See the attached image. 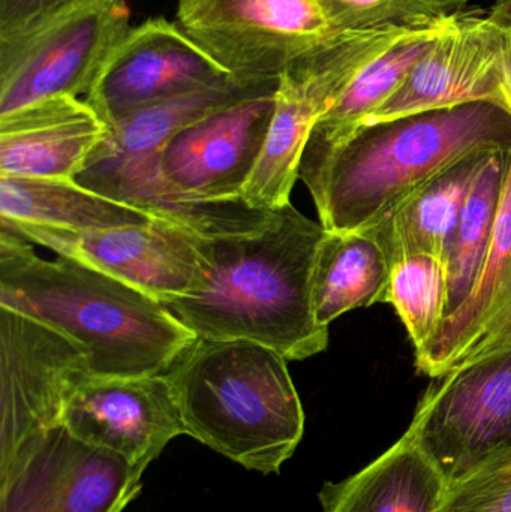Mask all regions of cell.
I'll return each instance as SVG.
<instances>
[{
	"label": "cell",
	"instance_id": "20",
	"mask_svg": "<svg viewBox=\"0 0 511 512\" xmlns=\"http://www.w3.org/2000/svg\"><path fill=\"white\" fill-rule=\"evenodd\" d=\"M453 20L443 26L407 33L354 78L341 98L321 116L312 129L300 161V180L314 173L335 147L344 143L357 129L362 128L366 120L390 96L395 95L414 66L428 53L435 39Z\"/></svg>",
	"mask_w": 511,
	"mask_h": 512
},
{
	"label": "cell",
	"instance_id": "26",
	"mask_svg": "<svg viewBox=\"0 0 511 512\" xmlns=\"http://www.w3.org/2000/svg\"><path fill=\"white\" fill-rule=\"evenodd\" d=\"M440 512H511V459L449 487Z\"/></svg>",
	"mask_w": 511,
	"mask_h": 512
},
{
	"label": "cell",
	"instance_id": "7",
	"mask_svg": "<svg viewBox=\"0 0 511 512\" xmlns=\"http://www.w3.org/2000/svg\"><path fill=\"white\" fill-rule=\"evenodd\" d=\"M438 381L407 432L449 489L511 459V346Z\"/></svg>",
	"mask_w": 511,
	"mask_h": 512
},
{
	"label": "cell",
	"instance_id": "17",
	"mask_svg": "<svg viewBox=\"0 0 511 512\" xmlns=\"http://www.w3.org/2000/svg\"><path fill=\"white\" fill-rule=\"evenodd\" d=\"M108 131L86 101L69 96L0 116V177L75 180Z\"/></svg>",
	"mask_w": 511,
	"mask_h": 512
},
{
	"label": "cell",
	"instance_id": "1",
	"mask_svg": "<svg viewBox=\"0 0 511 512\" xmlns=\"http://www.w3.org/2000/svg\"><path fill=\"white\" fill-rule=\"evenodd\" d=\"M326 228L293 204L246 233L198 237L204 262L200 288L164 303L204 339L261 343L288 361L329 345V328L312 307V273Z\"/></svg>",
	"mask_w": 511,
	"mask_h": 512
},
{
	"label": "cell",
	"instance_id": "12",
	"mask_svg": "<svg viewBox=\"0 0 511 512\" xmlns=\"http://www.w3.org/2000/svg\"><path fill=\"white\" fill-rule=\"evenodd\" d=\"M482 101L511 111V27L468 9L435 39L365 125Z\"/></svg>",
	"mask_w": 511,
	"mask_h": 512
},
{
	"label": "cell",
	"instance_id": "14",
	"mask_svg": "<svg viewBox=\"0 0 511 512\" xmlns=\"http://www.w3.org/2000/svg\"><path fill=\"white\" fill-rule=\"evenodd\" d=\"M234 87L230 74L179 24L158 17L132 27L86 102L110 125L158 102Z\"/></svg>",
	"mask_w": 511,
	"mask_h": 512
},
{
	"label": "cell",
	"instance_id": "10",
	"mask_svg": "<svg viewBox=\"0 0 511 512\" xmlns=\"http://www.w3.org/2000/svg\"><path fill=\"white\" fill-rule=\"evenodd\" d=\"M89 375L78 343L0 306V462L62 426L69 396Z\"/></svg>",
	"mask_w": 511,
	"mask_h": 512
},
{
	"label": "cell",
	"instance_id": "15",
	"mask_svg": "<svg viewBox=\"0 0 511 512\" xmlns=\"http://www.w3.org/2000/svg\"><path fill=\"white\" fill-rule=\"evenodd\" d=\"M62 426L84 444L144 469L173 439L186 435L167 375H89L69 396Z\"/></svg>",
	"mask_w": 511,
	"mask_h": 512
},
{
	"label": "cell",
	"instance_id": "23",
	"mask_svg": "<svg viewBox=\"0 0 511 512\" xmlns=\"http://www.w3.org/2000/svg\"><path fill=\"white\" fill-rule=\"evenodd\" d=\"M510 156L509 152L491 153L465 201L452 251L447 258L449 307L446 318L467 300L482 270L497 224Z\"/></svg>",
	"mask_w": 511,
	"mask_h": 512
},
{
	"label": "cell",
	"instance_id": "16",
	"mask_svg": "<svg viewBox=\"0 0 511 512\" xmlns=\"http://www.w3.org/2000/svg\"><path fill=\"white\" fill-rule=\"evenodd\" d=\"M511 346V156L497 224L467 300L444 318L437 336L417 352L420 372L443 378L465 364Z\"/></svg>",
	"mask_w": 511,
	"mask_h": 512
},
{
	"label": "cell",
	"instance_id": "19",
	"mask_svg": "<svg viewBox=\"0 0 511 512\" xmlns=\"http://www.w3.org/2000/svg\"><path fill=\"white\" fill-rule=\"evenodd\" d=\"M447 484L410 433L353 477L324 484L323 512H440Z\"/></svg>",
	"mask_w": 511,
	"mask_h": 512
},
{
	"label": "cell",
	"instance_id": "2",
	"mask_svg": "<svg viewBox=\"0 0 511 512\" xmlns=\"http://www.w3.org/2000/svg\"><path fill=\"white\" fill-rule=\"evenodd\" d=\"M0 306L74 340L104 378L165 375L197 340L158 298L78 259L41 258L5 228Z\"/></svg>",
	"mask_w": 511,
	"mask_h": 512
},
{
	"label": "cell",
	"instance_id": "4",
	"mask_svg": "<svg viewBox=\"0 0 511 512\" xmlns=\"http://www.w3.org/2000/svg\"><path fill=\"white\" fill-rule=\"evenodd\" d=\"M165 375L186 435L249 471L278 474L302 442V400L269 346L197 337Z\"/></svg>",
	"mask_w": 511,
	"mask_h": 512
},
{
	"label": "cell",
	"instance_id": "3",
	"mask_svg": "<svg viewBox=\"0 0 511 512\" xmlns=\"http://www.w3.org/2000/svg\"><path fill=\"white\" fill-rule=\"evenodd\" d=\"M492 152L511 153V111L468 102L362 126L302 182L327 231H362L450 165Z\"/></svg>",
	"mask_w": 511,
	"mask_h": 512
},
{
	"label": "cell",
	"instance_id": "25",
	"mask_svg": "<svg viewBox=\"0 0 511 512\" xmlns=\"http://www.w3.org/2000/svg\"><path fill=\"white\" fill-rule=\"evenodd\" d=\"M473 0H318L335 32L423 30L468 11Z\"/></svg>",
	"mask_w": 511,
	"mask_h": 512
},
{
	"label": "cell",
	"instance_id": "9",
	"mask_svg": "<svg viewBox=\"0 0 511 512\" xmlns=\"http://www.w3.org/2000/svg\"><path fill=\"white\" fill-rule=\"evenodd\" d=\"M144 471L59 426L0 462V512H122Z\"/></svg>",
	"mask_w": 511,
	"mask_h": 512
},
{
	"label": "cell",
	"instance_id": "28",
	"mask_svg": "<svg viewBox=\"0 0 511 512\" xmlns=\"http://www.w3.org/2000/svg\"><path fill=\"white\" fill-rule=\"evenodd\" d=\"M489 15L500 23L511 27V0H494Z\"/></svg>",
	"mask_w": 511,
	"mask_h": 512
},
{
	"label": "cell",
	"instance_id": "11",
	"mask_svg": "<svg viewBox=\"0 0 511 512\" xmlns=\"http://www.w3.org/2000/svg\"><path fill=\"white\" fill-rule=\"evenodd\" d=\"M278 83L242 98L177 132L159 155L162 176L189 203H242L260 161L275 111Z\"/></svg>",
	"mask_w": 511,
	"mask_h": 512
},
{
	"label": "cell",
	"instance_id": "27",
	"mask_svg": "<svg viewBox=\"0 0 511 512\" xmlns=\"http://www.w3.org/2000/svg\"><path fill=\"white\" fill-rule=\"evenodd\" d=\"M48 9L50 0H0V38L44 20Z\"/></svg>",
	"mask_w": 511,
	"mask_h": 512
},
{
	"label": "cell",
	"instance_id": "29",
	"mask_svg": "<svg viewBox=\"0 0 511 512\" xmlns=\"http://www.w3.org/2000/svg\"><path fill=\"white\" fill-rule=\"evenodd\" d=\"M87 2V0H50V9H48L47 17L63 11V9L71 8V6L78 5V3ZM45 17V18H47Z\"/></svg>",
	"mask_w": 511,
	"mask_h": 512
},
{
	"label": "cell",
	"instance_id": "6",
	"mask_svg": "<svg viewBox=\"0 0 511 512\" xmlns=\"http://www.w3.org/2000/svg\"><path fill=\"white\" fill-rule=\"evenodd\" d=\"M132 27L125 0H87L0 38V116L89 95Z\"/></svg>",
	"mask_w": 511,
	"mask_h": 512
},
{
	"label": "cell",
	"instance_id": "8",
	"mask_svg": "<svg viewBox=\"0 0 511 512\" xmlns=\"http://www.w3.org/2000/svg\"><path fill=\"white\" fill-rule=\"evenodd\" d=\"M177 23L243 89L278 83L336 33L318 0H179Z\"/></svg>",
	"mask_w": 511,
	"mask_h": 512
},
{
	"label": "cell",
	"instance_id": "22",
	"mask_svg": "<svg viewBox=\"0 0 511 512\" xmlns=\"http://www.w3.org/2000/svg\"><path fill=\"white\" fill-rule=\"evenodd\" d=\"M392 262L368 230L327 231L312 273V307L318 324L360 307L383 303Z\"/></svg>",
	"mask_w": 511,
	"mask_h": 512
},
{
	"label": "cell",
	"instance_id": "13",
	"mask_svg": "<svg viewBox=\"0 0 511 512\" xmlns=\"http://www.w3.org/2000/svg\"><path fill=\"white\" fill-rule=\"evenodd\" d=\"M0 228L56 255L92 265L162 303L192 294L203 282L200 234L164 219L98 231L60 230L0 219Z\"/></svg>",
	"mask_w": 511,
	"mask_h": 512
},
{
	"label": "cell",
	"instance_id": "24",
	"mask_svg": "<svg viewBox=\"0 0 511 512\" xmlns=\"http://www.w3.org/2000/svg\"><path fill=\"white\" fill-rule=\"evenodd\" d=\"M383 303H390L417 352L432 342L449 307L447 264L438 256L407 255L392 264Z\"/></svg>",
	"mask_w": 511,
	"mask_h": 512
},
{
	"label": "cell",
	"instance_id": "21",
	"mask_svg": "<svg viewBox=\"0 0 511 512\" xmlns=\"http://www.w3.org/2000/svg\"><path fill=\"white\" fill-rule=\"evenodd\" d=\"M0 219L69 231L146 225L155 216L84 188L75 180L0 177Z\"/></svg>",
	"mask_w": 511,
	"mask_h": 512
},
{
	"label": "cell",
	"instance_id": "18",
	"mask_svg": "<svg viewBox=\"0 0 511 512\" xmlns=\"http://www.w3.org/2000/svg\"><path fill=\"white\" fill-rule=\"evenodd\" d=\"M489 155L473 153L450 165L368 228L392 264L414 254L438 256L447 264L465 201Z\"/></svg>",
	"mask_w": 511,
	"mask_h": 512
},
{
	"label": "cell",
	"instance_id": "5",
	"mask_svg": "<svg viewBox=\"0 0 511 512\" xmlns=\"http://www.w3.org/2000/svg\"><path fill=\"white\" fill-rule=\"evenodd\" d=\"M407 33L336 32L282 72L266 144L242 194L246 206L275 212L291 203L300 161L318 120L369 63Z\"/></svg>",
	"mask_w": 511,
	"mask_h": 512
}]
</instances>
